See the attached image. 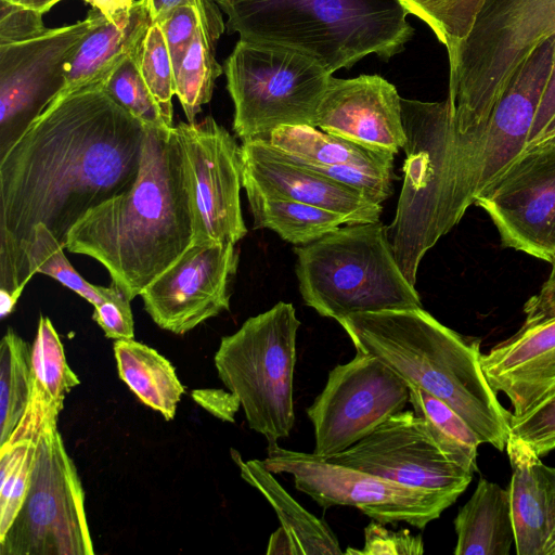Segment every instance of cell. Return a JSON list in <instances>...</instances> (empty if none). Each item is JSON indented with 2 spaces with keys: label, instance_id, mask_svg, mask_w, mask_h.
<instances>
[{
  "label": "cell",
  "instance_id": "6da1fadb",
  "mask_svg": "<svg viewBox=\"0 0 555 555\" xmlns=\"http://www.w3.org/2000/svg\"><path fill=\"white\" fill-rule=\"evenodd\" d=\"M146 126L103 85L55 98L0 157V314L31 275L25 248L43 223L64 246L91 209L132 188Z\"/></svg>",
  "mask_w": 555,
  "mask_h": 555
},
{
  "label": "cell",
  "instance_id": "7a4b0ae2",
  "mask_svg": "<svg viewBox=\"0 0 555 555\" xmlns=\"http://www.w3.org/2000/svg\"><path fill=\"white\" fill-rule=\"evenodd\" d=\"M195 241V210L176 126H146L138 178L130 190L88 211L65 249L98 260L132 300Z\"/></svg>",
  "mask_w": 555,
  "mask_h": 555
},
{
  "label": "cell",
  "instance_id": "3957f363",
  "mask_svg": "<svg viewBox=\"0 0 555 555\" xmlns=\"http://www.w3.org/2000/svg\"><path fill=\"white\" fill-rule=\"evenodd\" d=\"M337 322L357 351L375 357L408 385L442 400L483 443L505 449L512 413L483 372L480 339L451 330L423 307L356 313Z\"/></svg>",
  "mask_w": 555,
  "mask_h": 555
},
{
  "label": "cell",
  "instance_id": "277c9868",
  "mask_svg": "<svg viewBox=\"0 0 555 555\" xmlns=\"http://www.w3.org/2000/svg\"><path fill=\"white\" fill-rule=\"evenodd\" d=\"M401 109L406 137L403 183L385 231L404 276L415 285L425 254L474 204L480 152L457 132L448 100L401 98Z\"/></svg>",
  "mask_w": 555,
  "mask_h": 555
},
{
  "label": "cell",
  "instance_id": "5b68a950",
  "mask_svg": "<svg viewBox=\"0 0 555 555\" xmlns=\"http://www.w3.org/2000/svg\"><path fill=\"white\" fill-rule=\"evenodd\" d=\"M228 33L297 50L330 74L402 52L414 28L399 0H215Z\"/></svg>",
  "mask_w": 555,
  "mask_h": 555
},
{
  "label": "cell",
  "instance_id": "8992f818",
  "mask_svg": "<svg viewBox=\"0 0 555 555\" xmlns=\"http://www.w3.org/2000/svg\"><path fill=\"white\" fill-rule=\"evenodd\" d=\"M555 36V0H485L449 59L451 115L457 132L482 144L485 127L519 68Z\"/></svg>",
  "mask_w": 555,
  "mask_h": 555
},
{
  "label": "cell",
  "instance_id": "52a82bcc",
  "mask_svg": "<svg viewBox=\"0 0 555 555\" xmlns=\"http://www.w3.org/2000/svg\"><path fill=\"white\" fill-rule=\"evenodd\" d=\"M380 221L345 224L296 246V276L307 306L336 321L356 313L422 307Z\"/></svg>",
  "mask_w": 555,
  "mask_h": 555
},
{
  "label": "cell",
  "instance_id": "ba28073f",
  "mask_svg": "<svg viewBox=\"0 0 555 555\" xmlns=\"http://www.w3.org/2000/svg\"><path fill=\"white\" fill-rule=\"evenodd\" d=\"M299 326L294 306L279 301L222 337L214 358L219 378L238 398L249 428L268 443L288 437L295 423L293 383Z\"/></svg>",
  "mask_w": 555,
  "mask_h": 555
},
{
  "label": "cell",
  "instance_id": "9c48e42d",
  "mask_svg": "<svg viewBox=\"0 0 555 555\" xmlns=\"http://www.w3.org/2000/svg\"><path fill=\"white\" fill-rule=\"evenodd\" d=\"M223 72L234 104L233 130L242 141L267 138L281 126L317 127V112L333 76L297 50L241 39Z\"/></svg>",
  "mask_w": 555,
  "mask_h": 555
},
{
  "label": "cell",
  "instance_id": "30bf717a",
  "mask_svg": "<svg viewBox=\"0 0 555 555\" xmlns=\"http://www.w3.org/2000/svg\"><path fill=\"white\" fill-rule=\"evenodd\" d=\"M85 492L56 423L36 440L29 487L0 555H93Z\"/></svg>",
  "mask_w": 555,
  "mask_h": 555
},
{
  "label": "cell",
  "instance_id": "8fae6325",
  "mask_svg": "<svg viewBox=\"0 0 555 555\" xmlns=\"http://www.w3.org/2000/svg\"><path fill=\"white\" fill-rule=\"evenodd\" d=\"M263 465L273 474H289L297 490L323 508L353 506L386 524L406 522L424 529L440 517L457 496L411 488L354 468L333 464L314 453L287 450L268 443Z\"/></svg>",
  "mask_w": 555,
  "mask_h": 555
},
{
  "label": "cell",
  "instance_id": "7c38bea8",
  "mask_svg": "<svg viewBox=\"0 0 555 555\" xmlns=\"http://www.w3.org/2000/svg\"><path fill=\"white\" fill-rule=\"evenodd\" d=\"M410 399L406 382L373 356L356 357L328 373L323 390L307 409L319 457L341 452L390 416Z\"/></svg>",
  "mask_w": 555,
  "mask_h": 555
},
{
  "label": "cell",
  "instance_id": "4fadbf2b",
  "mask_svg": "<svg viewBox=\"0 0 555 555\" xmlns=\"http://www.w3.org/2000/svg\"><path fill=\"white\" fill-rule=\"evenodd\" d=\"M474 204L498 229L504 247L555 262V137L528 145Z\"/></svg>",
  "mask_w": 555,
  "mask_h": 555
},
{
  "label": "cell",
  "instance_id": "5bb4252c",
  "mask_svg": "<svg viewBox=\"0 0 555 555\" xmlns=\"http://www.w3.org/2000/svg\"><path fill=\"white\" fill-rule=\"evenodd\" d=\"M96 11L92 8L75 24L0 44V157L64 88L68 63L93 25Z\"/></svg>",
  "mask_w": 555,
  "mask_h": 555
},
{
  "label": "cell",
  "instance_id": "9a60e30c",
  "mask_svg": "<svg viewBox=\"0 0 555 555\" xmlns=\"http://www.w3.org/2000/svg\"><path fill=\"white\" fill-rule=\"evenodd\" d=\"M402 486L460 496L473 473L450 461L430 436L425 420L401 411L348 449L321 457Z\"/></svg>",
  "mask_w": 555,
  "mask_h": 555
},
{
  "label": "cell",
  "instance_id": "2e32d148",
  "mask_svg": "<svg viewBox=\"0 0 555 555\" xmlns=\"http://www.w3.org/2000/svg\"><path fill=\"white\" fill-rule=\"evenodd\" d=\"M185 154L195 210L194 243L236 244L246 233L240 192L241 145L212 117L176 126Z\"/></svg>",
  "mask_w": 555,
  "mask_h": 555
},
{
  "label": "cell",
  "instance_id": "e0dca14e",
  "mask_svg": "<svg viewBox=\"0 0 555 555\" xmlns=\"http://www.w3.org/2000/svg\"><path fill=\"white\" fill-rule=\"evenodd\" d=\"M238 259L235 244L194 243L142 292L145 311L181 335L229 310Z\"/></svg>",
  "mask_w": 555,
  "mask_h": 555
},
{
  "label": "cell",
  "instance_id": "ac0fdd59",
  "mask_svg": "<svg viewBox=\"0 0 555 555\" xmlns=\"http://www.w3.org/2000/svg\"><path fill=\"white\" fill-rule=\"evenodd\" d=\"M245 192L283 197L345 216L348 224L379 221L383 207L360 191L295 162L266 139L241 145Z\"/></svg>",
  "mask_w": 555,
  "mask_h": 555
},
{
  "label": "cell",
  "instance_id": "d6986e66",
  "mask_svg": "<svg viewBox=\"0 0 555 555\" xmlns=\"http://www.w3.org/2000/svg\"><path fill=\"white\" fill-rule=\"evenodd\" d=\"M315 125L324 132L395 155L406 142L401 96L378 75L349 79L332 76Z\"/></svg>",
  "mask_w": 555,
  "mask_h": 555
},
{
  "label": "cell",
  "instance_id": "ffe728a7",
  "mask_svg": "<svg viewBox=\"0 0 555 555\" xmlns=\"http://www.w3.org/2000/svg\"><path fill=\"white\" fill-rule=\"evenodd\" d=\"M554 60L555 36L530 55L492 111L482 137L476 195L526 147Z\"/></svg>",
  "mask_w": 555,
  "mask_h": 555
},
{
  "label": "cell",
  "instance_id": "44dd1931",
  "mask_svg": "<svg viewBox=\"0 0 555 555\" xmlns=\"http://www.w3.org/2000/svg\"><path fill=\"white\" fill-rule=\"evenodd\" d=\"M483 372L518 417L555 390V315L524 323L513 336L481 353Z\"/></svg>",
  "mask_w": 555,
  "mask_h": 555
},
{
  "label": "cell",
  "instance_id": "7402d4cb",
  "mask_svg": "<svg viewBox=\"0 0 555 555\" xmlns=\"http://www.w3.org/2000/svg\"><path fill=\"white\" fill-rule=\"evenodd\" d=\"M508 486L517 555H550L555 542V468L521 441L509 437Z\"/></svg>",
  "mask_w": 555,
  "mask_h": 555
},
{
  "label": "cell",
  "instance_id": "603a6c76",
  "mask_svg": "<svg viewBox=\"0 0 555 555\" xmlns=\"http://www.w3.org/2000/svg\"><path fill=\"white\" fill-rule=\"evenodd\" d=\"M241 477L256 488L275 511L281 527L271 534L267 554H344L328 525L305 509L273 477L260 460L243 461L231 450Z\"/></svg>",
  "mask_w": 555,
  "mask_h": 555
},
{
  "label": "cell",
  "instance_id": "cb8c5ba5",
  "mask_svg": "<svg viewBox=\"0 0 555 555\" xmlns=\"http://www.w3.org/2000/svg\"><path fill=\"white\" fill-rule=\"evenodd\" d=\"M151 25L146 0L134 1L129 16L116 24L98 10L93 25L68 63L65 85L57 96L103 85L126 57L140 49Z\"/></svg>",
  "mask_w": 555,
  "mask_h": 555
},
{
  "label": "cell",
  "instance_id": "d4e9b609",
  "mask_svg": "<svg viewBox=\"0 0 555 555\" xmlns=\"http://www.w3.org/2000/svg\"><path fill=\"white\" fill-rule=\"evenodd\" d=\"M79 383L66 361L52 322L41 315L31 347L30 397L22 418L3 446L36 441L47 424L57 423L66 395Z\"/></svg>",
  "mask_w": 555,
  "mask_h": 555
},
{
  "label": "cell",
  "instance_id": "484cf974",
  "mask_svg": "<svg viewBox=\"0 0 555 555\" xmlns=\"http://www.w3.org/2000/svg\"><path fill=\"white\" fill-rule=\"evenodd\" d=\"M455 555H508L515 547L509 493L480 478L455 519Z\"/></svg>",
  "mask_w": 555,
  "mask_h": 555
},
{
  "label": "cell",
  "instance_id": "4316f807",
  "mask_svg": "<svg viewBox=\"0 0 555 555\" xmlns=\"http://www.w3.org/2000/svg\"><path fill=\"white\" fill-rule=\"evenodd\" d=\"M118 375L144 404L165 420L176 416L184 393L173 365L155 349L133 339L114 343Z\"/></svg>",
  "mask_w": 555,
  "mask_h": 555
},
{
  "label": "cell",
  "instance_id": "83f0119b",
  "mask_svg": "<svg viewBox=\"0 0 555 555\" xmlns=\"http://www.w3.org/2000/svg\"><path fill=\"white\" fill-rule=\"evenodd\" d=\"M262 139L291 158L306 164L393 169V153L367 147L312 126H281Z\"/></svg>",
  "mask_w": 555,
  "mask_h": 555
},
{
  "label": "cell",
  "instance_id": "f1b7e54d",
  "mask_svg": "<svg viewBox=\"0 0 555 555\" xmlns=\"http://www.w3.org/2000/svg\"><path fill=\"white\" fill-rule=\"evenodd\" d=\"M254 229H269L294 245H306L348 224L345 216L283 197L246 192Z\"/></svg>",
  "mask_w": 555,
  "mask_h": 555
},
{
  "label": "cell",
  "instance_id": "f546056e",
  "mask_svg": "<svg viewBox=\"0 0 555 555\" xmlns=\"http://www.w3.org/2000/svg\"><path fill=\"white\" fill-rule=\"evenodd\" d=\"M408 386L409 402L415 414L425 420L439 449L450 461L474 474L478 469V447L483 443L479 435L442 400L414 385Z\"/></svg>",
  "mask_w": 555,
  "mask_h": 555
},
{
  "label": "cell",
  "instance_id": "4dcf8cb0",
  "mask_svg": "<svg viewBox=\"0 0 555 555\" xmlns=\"http://www.w3.org/2000/svg\"><path fill=\"white\" fill-rule=\"evenodd\" d=\"M31 390V347L12 328L0 344V447L22 418Z\"/></svg>",
  "mask_w": 555,
  "mask_h": 555
},
{
  "label": "cell",
  "instance_id": "1f68e13d",
  "mask_svg": "<svg viewBox=\"0 0 555 555\" xmlns=\"http://www.w3.org/2000/svg\"><path fill=\"white\" fill-rule=\"evenodd\" d=\"M64 249L51 231L43 223H38L25 248L31 278L37 273L51 276L93 307L126 296L113 282L105 287L93 285L85 280L68 261Z\"/></svg>",
  "mask_w": 555,
  "mask_h": 555
},
{
  "label": "cell",
  "instance_id": "d6a6232c",
  "mask_svg": "<svg viewBox=\"0 0 555 555\" xmlns=\"http://www.w3.org/2000/svg\"><path fill=\"white\" fill-rule=\"evenodd\" d=\"M215 48L216 43L199 29L175 74V95L189 122H194L202 106L210 101L215 81L223 72Z\"/></svg>",
  "mask_w": 555,
  "mask_h": 555
},
{
  "label": "cell",
  "instance_id": "836d02e7",
  "mask_svg": "<svg viewBox=\"0 0 555 555\" xmlns=\"http://www.w3.org/2000/svg\"><path fill=\"white\" fill-rule=\"evenodd\" d=\"M36 452V441L0 447V538H2L26 496Z\"/></svg>",
  "mask_w": 555,
  "mask_h": 555
},
{
  "label": "cell",
  "instance_id": "e575fe53",
  "mask_svg": "<svg viewBox=\"0 0 555 555\" xmlns=\"http://www.w3.org/2000/svg\"><path fill=\"white\" fill-rule=\"evenodd\" d=\"M138 51L118 65L104 81L103 89L145 126L172 128L166 124L158 103L142 78L137 60Z\"/></svg>",
  "mask_w": 555,
  "mask_h": 555
},
{
  "label": "cell",
  "instance_id": "d590c367",
  "mask_svg": "<svg viewBox=\"0 0 555 555\" xmlns=\"http://www.w3.org/2000/svg\"><path fill=\"white\" fill-rule=\"evenodd\" d=\"M137 60L142 78L158 103L166 124L173 127L175 72L159 24L150 26Z\"/></svg>",
  "mask_w": 555,
  "mask_h": 555
},
{
  "label": "cell",
  "instance_id": "8d00e7d4",
  "mask_svg": "<svg viewBox=\"0 0 555 555\" xmlns=\"http://www.w3.org/2000/svg\"><path fill=\"white\" fill-rule=\"evenodd\" d=\"M538 456L555 449V390L518 417H511V435Z\"/></svg>",
  "mask_w": 555,
  "mask_h": 555
},
{
  "label": "cell",
  "instance_id": "74e56055",
  "mask_svg": "<svg viewBox=\"0 0 555 555\" xmlns=\"http://www.w3.org/2000/svg\"><path fill=\"white\" fill-rule=\"evenodd\" d=\"M295 162L360 191L367 198L378 204L386 201L392 193L391 182L395 178L392 169Z\"/></svg>",
  "mask_w": 555,
  "mask_h": 555
},
{
  "label": "cell",
  "instance_id": "f35d334b",
  "mask_svg": "<svg viewBox=\"0 0 555 555\" xmlns=\"http://www.w3.org/2000/svg\"><path fill=\"white\" fill-rule=\"evenodd\" d=\"M424 543L420 534L413 535L408 529L391 531L378 521L370 522L364 529L362 550L348 548L344 554L361 555H420Z\"/></svg>",
  "mask_w": 555,
  "mask_h": 555
},
{
  "label": "cell",
  "instance_id": "ab89813d",
  "mask_svg": "<svg viewBox=\"0 0 555 555\" xmlns=\"http://www.w3.org/2000/svg\"><path fill=\"white\" fill-rule=\"evenodd\" d=\"M146 5L152 24H160L179 8H195L201 16L202 31L215 43L225 29L221 9L215 0H146Z\"/></svg>",
  "mask_w": 555,
  "mask_h": 555
},
{
  "label": "cell",
  "instance_id": "60d3db41",
  "mask_svg": "<svg viewBox=\"0 0 555 555\" xmlns=\"http://www.w3.org/2000/svg\"><path fill=\"white\" fill-rule=\"evenodd\" d=\"M171 57L173 72L179 69L192 40L202 29L201 16L193 7L177 9L159 24Z\"/></svg>",
  "mask_w": 555,
  "mask_h": 555
},
{
  "label": "cell",
  "instance_id": "b9f144b4",
  "mask_svg": "<svg viewBox=\"0 0 555 555\" xmlns=\"http://www.w3.org/2000/svg\"><path fill=\"white\" fill-rule=\"evenodd\" d=\"M43 13L13 2L0 0V44L18 42L48 28Z\"/></svg>",
  "mask_w": 555,
  "mask_h": 555
},
{
  "label": "cell",
  "instance_id": "7bdbcfd3",
  "mask_svg": "<svg viewBox=\"0 0 555 555\" xmlns=\"http://www.w3.org/2000/svg\"><path fill=\"white\" fill-rule=\"evenodd\" d=\"M126 296L118 300H107L94 307L92 319L111 339H133L134 326L130 306Z\"/></svg>",
  "mask_w": 555,
  "mask_h": 555
},
{
  "label": "cell",
  "instance_id": "ee69618b",
  "mask_svg": "<svg viewBox=\"0 0 555 555\" xmlns=\"http://www.w3.org/2000/svg\"><path fill=\"white\" fill-rule=\"evenodd\" d=\"M193 400L217 418L233 423L241 408L238 398L232 391L223 389H195Z\"/></svg>",
  "mask_w": 555,
  "mask_h": 555
},
{
  "label": "cell",
  "instance_id": "f6af8a7d",
  "mask_svg": "<svg viewBox=\"0 0 555 555\" xmlns=\"http://www.w3.org/2000/svg\"><path fill=\"white\" fill-rule=\"evenodd\" d=\"M524 313V323H533L555 315V262L552 263L551 273L539 293L526 301Z\"/></svg>",
  "mask_w": 555,
  "mask_h": 555
},
{
  "label": "cell",
  "instance_id": "bcb514c9",
  "mask_svg": "<svg viewBox=\"0 0 555 555\" xmlns=\"http://www.w3.org/2000/svg\"><path fill=\"white\" fill-rule=\"evenodd\" d=\"M555 118V60L543 91L527 145L533 144ZM526 145V146H527Z\"/></svg>",
  "mask_w": 555,
  "mask_h": 555
},
{
  "label": "cell",
  "instance_id": "7dc6e473",
  "mask_svg": "<svg viewBox=\"0 0 555 555\" xmlns=\"http://www.w3.org/2000/svg\"><path fill=\"white\" fill-rule=\"evenodd\" d=\"M133 0H90L92 8L101 13L112 23H120L126 20L133 5Z\"/></svg>",
  "mask_w": 555,
  "mask_h": 555
},
{
  "label": "cell",
  "instance_id": "c3c4849f",
  "mask_svg": "<svg viewBox=\"0 0 555 555\" xmlns=\"http://www.w3.org/2000/svg\"><path fill=\"white\" fill-rule=\"evenodd\" d=\"M60 1L62 0H18L16 4L30 8L44 14Z\"/></svg>",
  "mask_w": 555,
  "mask_h": 555
},
{
  "label": "cell",
  "instance_id": "681fc988",
  "mask_svg": "<svg viewBox=\"0 0 555 555\" xmlns=\"http://www.w3.org/2000/svg\"><path fill=\"white\" fill-rule=\"evenodd\" d=\"M551 137H555V118L552 120V122L548 125V127L545 129V131L542 133V135L534 143H538V142H540L544 139L551 138Z\"/></svg>",
  "mask_w": 555,
  "mask_h": 555
},
{
  "label": "cell",
  "instance_id": "f907efd6",
  "mask_svg": "<svg viewBox=\"0 0 555 555\" xmlns=\"http://www.w3.org/2000/svg\"><path fill=\"white\" fill-rule=\"evenodd\" d=\"M4 1H9V2H13V3H17L18 0H4Z\"/></svg>",
  "mask_w": 555,
  "mask_h": 555
},
{
  "label": "cell",
  "instance_id": "816d5d0a",
  "mask_svg": "<svg viewBox=\"0 0 555 555\" xmlns=\"http://www.w3.org/2000/svg\"><path fill=\"white\" fill-rule=\"evenodd\" d=\"M554 547H555V542H554V544H553V546H552V548L550 551V555H552V552H553Z\"/></svg>",
  "mask_w": 555,
  "mask_h": 555
},
{
  "label": "cell",
  "instance_id": "f5cc1de1",
  "mask_svg": "<svg viewBox=\"0 0 555 555\" xmlns=\"http://www.w3.org/2000/svg\"><path fill=\"white\" fill-rule=\"evenodd\" d=\"M552 555H555V547H554V550H553V552H552Z\"/></svg>",
  "mask_w": 555,
  "mask_h": 555
},
{
  "label": "cell",
  "instance_id": "db71d44e",
  "mask_svg": "<svg viewBox=\"0 0 555 555\" xmlns=\"http://www.w3.org/2000/svg\"><path fill=\"white\" fill-rule=\"evenodd\" d=\"M83 1H85V2H87V3H89V2H90V0H83Z\"/></svg>",
  "mask_w": 555,
  "mask_h": 555
}]
</instances>
